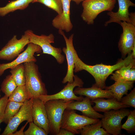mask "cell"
Listing matches in <instances>:
<instances>
[{
  "mask_svg": "<svg viewBox=\"0 0 135 135\" xmlns=\"http://www.w3.org/2000/svg\"><path fill=\"white\" fill-rule=\"evenodd\" d=\"M124 60L121 59L115 64L106 65L101 63L94 65H88L83 62L78 56L75 63L74 72H77L84 70L90 74L94 78L95 83L93 84L102 89L106 86V81L113 72L124 66H127L135 60L132 56L131 53L128 54Z\"/></svg>",
  "mask_w": 135,
  "mask_h": 135,
  "instance_id": "6da1fadb",
  "label": "cell"
},
{
  "mask_svg": "<svg viewBox=\"0 0 135 135\" xmlns=\"http://www.w3.org/2000/svg\"><path fill=\"white\" fill-rule=\"evenodd\" d=\"M33 62L24 63L25 85L31 98L48 94L45 84L42 81L38 67Z\"/></svg>",
  "mask_w": 135,
  "mask_h": 135,
  "instance_id": "7a4b0ae2",
  "label": "cell"
},
{
  "mask_svg": "<svg viewBox=\"0 0 135 135\" xmlns=\"http://www.w3.org/2000/svg\"><path fill=\"white\" fill-rule=\"evenodd\" d=\"M73 100H53L44 103L49 121L50 133L51 134L57 135L61 128L64 112Z\"/></svg>",
  "mask_w": 135,
  "mask_h": 135,
  "instance_id": "3957f363",
  "label": "cell"
},
{
  "mask_svg": "<svg viewBox=\"0 0 135 135\" xmlns=\"http://www.w3.org/2000/svg\"><path fill=\"white\" fill-rule=\"evenodd\" d=\"M116 0H84L81 17L88 25L92 24L98 15L105 11H112L115 7Z\"/></svg>",
  "mask_w": 135,
  "mask_h": 135,
  "instance_id": "277c9868",
  "label": "cell"
},
{
  "mask_svg": "<svg viewBox=\"0 0 135 135\" xmlns=\"http://www.w3.org/2000/svg\"><path fill=\"white\" fill-rule=\"evenodd\" d=\"M24 34L28 37L29 43L36 44L41 47L43 54L52 56L60 64L64 62L65 57L62 54V50L61 48L55 47L51 44V43L54 42V37L53 34H50L48 35H38L30 30L26 31Z\"/></svg>",
  "mask_w": 135,
  "mask_h": 135,
  "instance_id": "5b68a950",
  "label": "cell"
},
{
  "mask_svg": "<svg viewBox=\"0 0 135 135\" xmlns=\"http://www.w3.org/2000/svg\"><path fill=\"white\" fill-rule=\"evenodd\" d=\"M99 119L90 118L76 113L75 110L66 109L63 113L60 128L66 129L74 134H80V131L85 126L98 122Z\"/></svg>",
  "mask_w": 135,
  "mask_h": 135,
  "instance_id": "8992f818",
  "label": "cell"
},
{
  "mask_svg": "<svg viewBox=\"0 0 135 135\" xmlns=\"http://www.w3.org/2000/svg\"><path fill=\"white\" fill-rule=\"evenodd\" d=\"M130 112V110L126 108L112 110L104 112L101 120L102 127L110 135L120 134L121 121Z\"/></svg>",
  "mask_w": 135,
  "mask_h": 135,
  "instance_id": "52a82bcc",
  "label": "cell"
},
{
  "mask_svg": "<svg viewBox=\"0 0 135 135\" xmlns=\"http://www.w3.org/2000/svg\"><path fill=\"white\" fill-rule=\"evenodd\" d=\"M33 98L26 100L17 113L9 121L1 135H11L15 132L22 122H33L32 109Z\"/></svg>",
  "mask_w": 135,
  "mask_h": 135,
  "instance_id": "ba28073f",
  "label": "cell"
},
{
  "mask_svg": "<svg viewBox=\"0 0 135 135\" xmlns=\"http://www.w3.org/2000/svg\"><path fill=\"white\" fill-rule=\"evenodd\" d=\"M74 81L72 82H67L63 88L57 93L52 95H41L38 98L42 100L44 103L48 101L53 100H82L84 97L82 96H76L74 92V89L76 86L83 87L84 82L76 75H74Z\"/></svg>",
  "mask_w": 135,
  "mask_h": 135,
  "instance_id": "9c48e42d",
  "label": "cell"
},
{
  "mask_svg": "<svg viewBox=\"0 0 135 135\" xmlns=\"http://www.w3.org/2000/svg\"><path fill=\"white\" fill-rule=\"evenodd\" d=\"M58 33L63 36L66 42V47H63L62 50L66 56L68 66L66 74L62 82L64 84L67 82L72 83L74 81V70L76 58L78 56L73 44L74 34H72L68 38L63 30H58Z\"/></svg>",
  "mask_w": 135,
  "mask_h": 135,
  "instance_id": "30bf717a",
  "label": "cell"
},
{
  "mask_svg": "<svg viewBox=\"0 0 135 135\" xmlns=\"http://www.w3.org/2000/svg\"><path fill=\"white\" fill-rule=\"evenodd\" d=\"M29 43L27 36L24 34L18 39L16 36H14L0 50V59L11 60L16 57L24 50V47Z\"/></svg>",
  "mask_w": 135,
  "mask_h": 135,
  "instance_id": "8fae6325",
  "label": "cell"
},
{
  "mask_svg": "<svg viewBox=\"0 0 135 135\" xmlns=\"http://www.w3.org/2000/svg\"><path fill=\"white\" fill-rule=\"evenodd\" d=\"M123 32L118 42V48L123 58L132 53L135 44V26L125 21L121 22L120 24Z\"/></svg>",
  "mask_w": 135,
  "mask_h": 135,
  "instance_id": "7c38bea8",
  "label": "cell"
},
{
  "mask_svg": "<svg viewBox=\"0 0 135 135\" xmlns=\"http://www.w3.org/2000/svg\"><path fill=\"white\" fill-rule=\"evenodd\" d=\"M27 45L25 50L20 54L15 60L9 63L0 64V76L2 75L6 70L12 68L20 64L36 61L34 56V54L41 53L42 51L41 48L39 45L31 42Z\"/></svg>",
  "mask_w": 135,
  "mask_h": 135,
  "instance_id": "4fadbf2b",
  "label": "cell"
},
{
  "mask_svg": "<svg viewBox=\"0 0 135 135\" xmlns=\"http://www.w3.org/2000/svg\"><path fill=\"white\" fill-rule=\"evenodd\" d=\"M32 113L33 122L48 134L49 121L44 103L38 98H33Z\"/></svg>",
  "mask_w": 135,
  "mask_h": 135,
  "instance_id": "5bb4252c",
  "label": "cell"
},
{
  "mask_svg": "<svg viewBox=\"0 0 135 135\" xmlns=\"http://www.w3.org/2000/svg\"><path fill=\"white\" fill-rule=\"evenodd\" d=\"M60 0L62 4V12L60 14H58L54 18L52 24L54 27L58 30L68 32L73 27L70 18V6L72 0Z\"/></svg>",
  "mask_w": 135,
  "mask_h": 135,
  "instance_id": "9a60e30c",
  "label": "cell"
},
{
  "mask_svg": "<svg viewBox=\"0 0 135 135\" xmlns=\"http://www.w3.org/2000/svg\"><path fill=\"white\" fill-rule=\"evenodd\" d=\"M118 5V11L116 12H108L107 15L110 17L108 20L104 24L105 26L112 22H115L120 24L122 21H125L131 23L129 17L128 9L130 6L135 7V4L130 0H117Z\"/></svg>",
  "mask_w": 135,
  "mask_h": 135,
  "instance_id": "2e32d148",
  "label": "cell"
},
{
  "mask_svg": "<svg viewBox=\"0 0 135 135\" xmlns=\"http://www.w3.org/2000/svg\"><path fill=\"white\" fill-rule=\"evenodd\" d=\"M92 103L90 99L86 96L81 101L73 100L69 104L66 109L80 111L83 115L92 118H102L103 115L94 109L92 106Z\"/></svg>",
  "mask_w": 135,
  "mask_h": 135,
  "instance_id": "e0dca14e",
  "label": "cell"
},
{
  "mask_svg": "<svg viewBox=\"0 0 135 135\" xmlns=\"http://www.w3.org/2000/svg\"><path fill=\"white\" fill-rule=\"evenodd\" d=\"M74 92L75 95L85 96L91 100L99 98H114L113 93L110 90H103L93 84L91 87L88 88L78 87L74 90Z\"/></svg>",
  "mask_w": 135,
  "mask_h": 135,
  "instance_id": "ac0fdd59",
  "label": "cell"
},
{
  "mask_svg": "<svg viewBox=\"0 0 135 135\" xmlns=\"http://www.w3.org/2000/svg\"><path fill=\"white\" fill-rule=\"evenodd\" d=\"M91 100L92 102L95 104L93 108L96 112H104L111 110H117L129 107L114 98L106 100L104 98H99Z\"/></svg>",
  "mask_w": 135,
  "mask_h": 135,
  "instance_id": "d6986e66",
  "label": "cell"
},
{
  "mask_svg": "<svg viewBox=\"0 0 135 135\" xmlns=\"http://www.w3.org/2000/svg\"><path fill=\"white\" fill-rule=\"evenodd\" d=\"M134 82L129 81L116 82L110 86H106L104 89L110 90L113 93V98L120 102L123 96L127 94L128 91L133 87Z\"/></svg>",
  "mask_w": 135,
  "mask_h": 135,
  "instance_id": "ffe728a7",
  "label": "cell"
},
{
  "mask_svg": "<svg viewBox=\"0 0 135 135\" xmlns=\"http://www.w3.org/2000/svg\"><path fill=\"white\" fill-rule=\"evenodd\" d=\"M34 0H11L4 6L0 7V16H4L18 10H22L26 8Z\"/></svg>",
  "mask_w": 135,
  "mask_h": 135,
  "instance_id": "44dd1931",
  "label": "cell"
},
{
  "mask_svg": "<svg viewBox=\"0 0 135 135\" xmlns=\"http://www.w3.org/2000/svg\"><path fill=\"white\" fill-rule=\"evenodd\" d=\"M135 65V60L127 66H124L112 73L110 79L115 82L119 81H130V70L132 67Z\"/></svg>",
  "mask_w": 135,
  "mask_h": 135,
  "instance_id": "7402d4cb",
  "label": "cell"
},
{
  "mask_svg": "<svg viewBox=\"0 0 135 135\" xmlns=\"http://www.w3.org/2000/svg\"><path fill=\"white\" fill-rule=\"evenodd\" d=\"M102 127L101 120L96 122L86 125L80 131L81 135H110Z\"/></svg>",
  "mask_w": 135,
  "mask_h": 135,
  "instance_id": "603a6c76",
  "label": "cell"
},
{
  "mask_svg": "<svg viewBox=\"0 0 135 135\" xmlns=\"http://www.w3.org/2000/svg\"><path fill=\"white\" fill-rule=\"evenodd\" d=\"M8 98V102L22 103L31 98L25 85L17 86Z\"/></svg>",
  "mask_w": 135,
  "mask_h": 135,
  "instance_id": "cb8c5ba5",
  "label": "cell"
},
{
  "mask_svg": "<svg viewBox=\"0 0 135 135\" xmlns=\"http://www.w3.org/2000/svg\"><path fill=\"white\" fill-rule=\"evenodd\" d=\"M23 104L14 101L8 102L4 114L3 122L7 124L17 113Z\"/></svg>",
  "mask_w": 135,
  "mask_h": 135,
  "instance_id": "d4e9b609",
  "label": "cell"
},
{
  "mask_svg": "<svg viewBox=\"0 0 135 135\" xmlns=\"http://www.w3.org/2000/svg\"><path fill=\"white\" fill-rule=\"evenodd\" d=\"M23 64H20L11 69L10 71L13 79L17 86L25 84L24 67Z\"/></svg>",
  "mask_w": 135,
  "mask_h": 135,
  "instance_id": "484cf974",
  "label": "cell"
},
{
  "mask_svg": "<svg viewBox=\"0 0 135 135\" xmlns=\"http://www.w3.org/2000/svg\"><path fill=\"white\" fill-rule=\"evenodd\" d=\"M17 86L11 74L6 76L1 86V90L5 95L9 97Z\"/></svg>",
  "mask_w": 135,
  "mask_h": 135,
  "instance_id": "4316f807",
  "label": "cell"
},
{
  "mask_svg": "<svg viewBox=\"0 0 135 135\" xmlns=\"http://www.w3.org/2000/svg\"><path fill=\"white\" fill-rule=\"evenodd\" d=\"M39 2L54 10L58 14L62 12V4L60 0H34L32 3Z\"/></svg>",
  "mask_w": 135,
  "mask_h": 135,
  "instance_id": "83f0119b",
  "label": "cell"
},
{
  "mask_svg": "<svg viewBox=\"0 0 135 135\" xmlns=\"http://www.w3.org/2000/svg\"><path fill=\"white\" fill-rule=\"evenodd\" d=\"M125 122L122 125L121 128L125 130L128 133L134 132L135 130V110H130Z\"/></svg>",
  "mask_w": 135,
  "mask_h": 135,
  "instance_id": "f1b7e54d",
  "label": "cell"
},
{
  "mask_svg": "<svg viewBox=\"0 0 135 135\" xmlns=\"http://www.w3.org/2000/svg\"><path fill=\"white\" fill-rule=\"evenodd\" d=\"M28 128L24 132V135H47L48 134L42 128L35 124L33 122H29Z\"/></svg>",
  "mask_w": 135,
  "mask_h": 135,
  "instance_id": "f546056e",
  "label": "cell"
},
{
  "mask_svg": "<svg viewBox=\"0 0 135 135\" xmlns=\"http://www.w3.org/2000/svg\"><path fill=\"white\" fill-rule=\"evenodd\" d=\"M122 97L120 102L130 107L135 108V88H134L128 94Z\"/></svg>",
  "mask_w": 135,
  "mask_h": 135,
  "instance_id": "4dcf8cb0",
  "label": "cell"
},
{
  "mask_svg": "<svg viewBox=\"0 0 135 135\" xmlns=\"http://www.w3.org/2000/svg\"><path fill=\"white\" fill-rule=\"evenodd\" d=\"M8 98L5 95L0 98V117L4 114L8 102Z\"/></svg>",
  "mask_w": 135,
  "mask_h": 135,
  "instance_id": "1f68e13d",
  "label": "cell"
},
{
  "mask_svg": "<svg viewBox=\"0 0 135 135\" xmlns=\"http://www.w3.org/2000/svg\"><path fill=\"white\" fill-rule=\"evenodd\" d=\"M74 133L64 128H60L57 135H74Z\"/></svg>",
  "mask_w": 135,
  "mask_h": 135,
  "instance_id": "d6a6232c",
  "label": "cell"
},
{
  "mask_svg": "<svg viewBox=\"0 0 135 135\" xmlns=\"http://www.w3.org/2000/svg\"><path fill=\"white\" fill-rule=\"evenodd\" d=\"M28 122H27L19 130L15 132L12 134L11 135H24V132H23Z\"/></svg>",
  "mask_w": 135,
  "mask_h": 135,
  "instance_id": "836d02e7",
  "label": "cell"
},
{
  "mask_svg": "<svg viewBox=\"0 0 135 135\" xmlns=\"http://www.w3.org/2000/svg\"><path fill=\"white\" fill-rule=\"evenodd\" d=\"M129 17L131 24L135 26V13L131 12L129 13Z\"/></svg>",
  "mask_w": 135,
  "mask_h": 135,
  "instance_id": "e575fe53",
  "label": "cell"
},
{
  "mask_svg": "<svg viewBox=\"0 0 135 135\" xmlns=\"http://www.w3.org/2000/svg\"><path fill=\"white\" fill-rule=\"evenodd\" d=\"M130 81H134L135 80V65L133 66L130 70Z\"/></svg>",
  "mask_w": 135,
  "mask_h": 135,
  "instance_id": "d590c367",
  "label": "cell"
},
{
  "mask_svg": "<svg viewBox=\"0 0 135 135\" xmlns=\"http://www.w3.org/2000/svg\"><path fill=\"white\" fill-rule=\"evenodd\" d=\"M84 0H72L74 2L77 4H79L81 2H82Z\"/></svg>",
  "mask_w": 135,
  "mask_h": 135,
  "instance_id": "8d00e7d4",
  "label": "cell"
},
{
  "mask_svg": "<svg viewBox=\"0 0 135 135\" xmlns=\"http://www.w3.org/2000/svg\"><path fill=\"white\" fill-rule=\"evenodd\" d=\"M3 118H4V115L2 116H1V117H0V124L2 122H3ZM1 130V129L0 128V132Z\"/></svg>",
  "mask_w": 135,
  "mask_h": 135,
  "instance_id": "74e56055",
  "label": "cell"
},
{
  "mask_svg": "<svg viewBox=\"0 0 135 135\" xmlns=\"http://www.w3.org/2000/svg\"></svg>",
  "mask_w": 135,
  "mask_h": 135,
  "instance_id": "f35d334b",
  "label": "cell"
}]
</instances>
